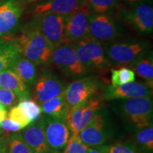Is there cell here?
Masks as SVG:
<instances>
[{"label": "cell", "instance_id": "13", "mask_svg": "<svg viewBox=\"0 0 153 153\" xmlns=\"http://www.w3.org/2000/svg\"><path fill=\"white\" fill-rule=\"evenodd\" d=\"M120 26L117 21L106 14L91 13L89 16V36L99 42L109 41L120 34Z\"/></svg>", "mask_w": 153, "mask_h": 153}, {"label": "cell", "instance_id": "27", "mask_svg": "<svg viewBox=\"0 0 153 153\" xmlns=\"http://www.w3.org/2000/svg\"><path fill=\"white\" fill-rule=\"evenodd\" d=\"M17 106L20 107L26 116L29 118L31 123L41 117L43 113L40 104H38L36 101L30 99L20 100Z\"/></svg>", "mask_w": 153, "mask_h": 153}, {"label": "cell", "instance_id": "24", "mask_svg": "<svg viewBox=\"0 0 153 153\" xmlns=\"http://www.w3.org/2000/svg\"><path fill=\"white\" fill-rule=\"evenodd\" d=\"M134 144L143 153H153V126L151 125L134 133Z\"/></svg>", "mask_w": 153, "mask_h": 153}, {"label": "cell", "instance_id": "34", "mask_svg": "<svg viewBox=\"0 0 153 153\" xmlns=\"http://www.w3.org/2000/svg\"><path fill=\"white\" fill-rule=\"evenodd\" d=\"M8 116V110L6 109L5 107L0 103V124L1 121Z\"/></svg>", "mask_w": 153, "mask_h": 153}, {"label": "cell", "instance_id": "36", "mask_svg": "<svg viewBox=\"0 0 153 153\" xmlns=\"http://www.w3.org/2000/svg\"><path fill=\"white\" fill-rule=\"evenodd\" d=\"M0 153H8V150H7V138L0 146Z\"/></svg>", "mask_w": 153, "mask_h": 153}, {"label": "cell", "instance_id": "10", "mask_svg": "<svg viewBox=\"0 0 153 153\" xmlns=\"http://www.w3.org/2000/svg\"><path fill=\"white\" fill-rule=\"evenodd\" d=\"M102 107L101 98L94 96L70 111L66 121L71 133L78 135Z\"/></svg>", "mask_w": 153, "mask_h": 153}, {"label": "cell", "instance_id": "15", "mask_svg": "<svg viewBox=\"0 0 153 153\" xmlns=\"http://www.w3.org/2000/svg\"><path fill=\"white\" fill-rule=\"evenodd\" d=\"M152 93V89L145 83L132 82L116 87L107 85L104 88L101 98L102 100L113 101L151 97Z\"/></svg>", "mask_w": 153, "mask_h": 153}, {"label": "cell", "instance_id": "30", "mask_svg": "<svg viewBox=\"0 0 153 153\" xmlns=\"http://www.w3.org/2000/svg\"><path fill=\"white\" fill-rule=\"evenodd\" d=\"M89 147L79 138L77 134L71 133L63 153H88Z\"/></svg>", "mask_w": 153, "mask_h": 153}, {"label": "cell", "instance_id": "32", "mask_svg": "<svg viewBox=\"0 0 153 153\" xmlns=\"http://www.w3.org/2000/svg\"><path fill=\"white\" fill-rule=\"evenodd\" d=\"M19 101V98L14 92L8 89L0 88V103L5 107L6 109L9 110Z\"/></svg>", "mask_w": 153, "mask_h": 153}, {"label": "cell", "instance_id": "37", "mask_svg": "<svg viewBox=\"0 0 153 153\" xmlns=\"http://www.w3.org/2000/svg\"><path fill=\"white\" fill-rule=\"evenodd\" d=\"M7 137H5L4 135H3L2 132L0 131V146H1V144H2V143L4 142L6 140H7Z\"/></svg>", "mask_w": 153, "mask_h": 153}, {"label": "cell", "instance_id": "1", "mask_svg": "<svg viewBox=\"0 0 153 153\" xmlns=\"http://www.w3.org/2000/svg\"><path fill=\"white\" fill-rule=\"evenodd\" d=\"M111 107L129 132L135 133L152 125L153 103L151 97L113 100Z\"/></svg>", "mask_w": 153, "mask_h": 153}, {"label": "cell", "instance_id": "17", "mask_svg": "<svg viewBox=\"0 0 153 153\" xmlns=\"http://www.w3.org/2000/svg\"><path fill=\"white\" fill-rule=\"evenodd\" d=\"M22 130L19 133L33 153L53 152L45 140L42 116Z\"/></svg>", "mask_w": 153, "mask_h": 153}, {"label": "cell", "instance_id": "33", "mask_svg": "<svg viewBox=\"0 0 153 153\" xmlns=\"http://www.w3.org/2000/svg\"><path fill=\"white\" fill-rule=\"evenodd\" d=\"M0 128L6 132H11V133H15V132H18L22 130V128L19 123L9 119V118H6L1 121L0 124Z\"/></svg>", "mask_w": 153, "mask_h": 153}, {"label": "cell", "instance_id": "16", "mask_svg": "<svg viewBox=\"0 0 153 153\" xmlns=\"http://www.w3.org/2000/svg\"><path fill=\"white\" fill-rule=\"evenodd\" d=\"M23 11L20 0H4L0 3V37L8 36L16 30Z\"/></svg>", "mask_w": 153, "mask_h": 153}, {"label": "cell", "instance_id": "5", "mask_svg": "<svg viewBox=\"0 0 153 153\" xmlns=\"http://www.w3.org/2000/svg\"><path fill=\"white\" fill-rule=\"evenodd\" d=\"M148 43L145 41H127L110 43L105 47L106 55L110 64L115 65H131L145 57Z\"/></svg>", "mask_w": 153, "mask_h": 153}, {"label": "cell", "instance_id": "25", "mask_svg": "<svg viewBox=\"0 0 153 153\" xmlns=\"http://www.w3.org/2000/svg\"><path fill=\"white\" fill-rule=\"evenodd\" d=\"M111 85L112 87L135 82V74L131 69L123 67L119 69H111Z\"/></svg>", "mask_w": 153, "mask_h": 153}, {"label": "cell", "instance_id": "11", "mask_svg": "<svg viewBox=\"0 0 153 153\" xmlns=\"http://www.w3.org/2000/svg\"><path fill=\"white\" fill-rule=\"evenodd\" d=\"M90 14V9L85 5L64 16V35L67 42L76 43L89 36Z\"/></svg>", "mask_w": 153, "mask_h": 153}, {"label": "cell", "instance_id": "39", "mask_svg": "<svg viewBox=\"0 0 153 153\" xmlns=\"http://www.w3.org/2000/svg\"><path fill=\"white\" fill-rule=\"evenodd\" d=\"M45 153H55V152H45Z\"/></svg>", "mask_w": 153, "mask_h": 153}, {"label": "cell", "instance_id": "20", "mask_svg": "<svg viewBox=\"0 0 153 153\" xmlns=\"http://www.w3.org/2000/svg\"><path fill=\"white\" fill-rule=\"evenodd\" d=\"M28 87H33L36 81V65L19 54L13 62L11 68Z\"/></svg>", "mask_w": 153, "mask_h": 153}, {"label": "cell", "instance_id": "35", "mask_svg": "<svg viewBox=\"0 0 153 153\" xmlns=\"http://www.w3.org/2000/svg\"><path fill=\"white\" fill-rule=\"evenodd\" d=\"M88 153H104L100 146L90 147L88 150Z\"/></svg>", "mask_w": 153, "mask_h": 153}, {"label": "cell", "instance_id": "22", "mask_svg": "<svg viewBox=\"0 0 153 153\" xmlns=\"http://www.w3.org/2000/svg\"><path fill=\"white\" fill-rule=\"evenodd\" d=\"M19 54L14 40H0V73L10 68Z\"/></svg>", "mask_w": 153, "mask_h": 153}, {"label": "cell", "instance_id": "6", "mask_svg": "<svg viewBox=\"0 0 153 153\" xmlns=\"http://www.w3.org/2000/svg\"><path fill=\"white\" fill-rule=\"evenodd\" d=\"M50 62L70 77L82 76L89 72L79 60L75 43L71 42H64L55 47Z\"/></svg>", "mask_w": 153, "mask_h": 153}, {"label": "cell", "instance_id": "14", "mask_svg": "<svg viewBox=\"0 0 153 153\" xmlns=\"http://www.w3.org/2000/svg\"><path fill=\"white\" fill-rule=\"evenodd\" d=\"M121 16L128 24L143 33H152L153 30V9L152 5L139 2L133 8L121 11Z\"/></svg>", "mask_w": 153, "mask_h": 153}, {"label": "cell", "instance_id": "26", "mask_svg": "<svg viewBox=\"0 0 153 153\" xmlns=\"http://www.w3.org/2000/svg\"><path fill=\"white\" fill-rule=\"evenodd\" d=\"M7 150L8 153H33L19 133L7 137Z\"/></svg>", "mask_w": 153, "mask_h": 153}, {"label": "cell", "instance_id": "7", "mask_svg": "<svg viewBox=\"0 0 153 153\" xmlns=\"http://www.w3.org/2000/svg\"><path fill=\"white\" fill-rule=\"evenodd\" d=\"M101 87V80L92 76H82L72 82L67 86L64 92L68 113L74 107L97 95Z\"/></svg>", "mask_w": 153, "mask_h": 153}, {"label": "cell", "instance_id": "8", "mask_svg": "<svg viewBox=\"0 0 153 153\" xmlns=\"http://www.w3.org/2000/svg\"><path fill=\"white\" fill-rule=\"evenodd\" d=\"M28 24L37 29L54 48L67 42L64 35V16L54 13L37 14Z\"/></svg>", "mask_w": 153, "mask_h": 153}, {"label": "cell", "instance_id": "12", "mask_svg": "<svg viewBox=\"0 0 153 153\" xmlns=\"http://www.w3.org/2000/svg\"><path fill=\"white\" fill-rule=\"evenodd\" d=\"M33 87V100L41 104L62 94L65 92L67 86L56 74L45 72L41 74Z\"/></svg>", "mask_w": 153, "mask_h": 153}, {"label": "cell", "instance_id": "2", "mask_svg": "<svg viewBox=\"0 0 153 153\" xmlns=\"http://www.w3.org/2000/svg\"><path fill=\"white\" fill-rule=\"evenodd\" d=\"M20 54L36 65H47L54 48L36 28L26 25L14 40Z\"/></svg>", "mask_w": 153, "mask_h": 153}, {"label": "cell", "instance_id": "3", "mask_svg": "<svg viewBox=\"0 0 153 153\" xmlns=\"http://www.w3.org/2000/svg\"><path fill=\"white\" fill-rule=\"evenodd\" d=\"M115 133L116 128L110 113L103 106L78 135L90 148L104 145L114 137Z\"/></svg>", "mask_w": 153, "mask_h": 153}, {"label": "cell", "instance_id": "18", "mask_svg": "<svg viewBox=\"0 0 153 153\" xmlns=\"http://www.w3.org/2000/svg\"><path fill=\"white\" fill-rule=\"evenodd\" d=\"M85 5L86 0H45L34 7L33 13L35 15L54 13L67 16Z\"/></svg>", "mask_w": 153, "mask_h": 153}, {"label": "cell", "instance_id": "19", "mask_svg": "<svg viewBox=\"0 0 153 153\" xmlns=\"http://www.w3.org/2000/svg\"><path fill=\"white\" fill-rule=\"evenodd\" d=\"M0 88L14 92L19 101L30 98L29 87L11 69H7L0 73Z\"/></svg>", "mask_w": 153, "mask_h": 153}, {"label": "cell", "instance_id": "31", "mask_svg": "<svg viewBox=\"0 0 153 153\" xmlns=\"http://www.w3.org/2000/svg\"><path fill=\"white\" fill-rule=\"evenodd\" d=\"M8 118L19 123L22 128V129L31 123V121L29 120V118L26 116V114L21 109L20 107L17 105L13 106L9 109V111L8 112Z\"/></svg>", "mask_w": 153, "mask_h": 153}, {"label": "cell", "instance_id": "28", "mask_svg": "<svg viewBox=\"0 0 153 153\" xmlns=\"http://www.w3.org/2000/svg\"><path fill=\"white\" fill-rule=\"evenodd\" d=\"M104 153H140L134 143L131 141L115 143L110 145H99Z\"/></svg>", "mask_w": 153, "mask_h": 153}, {"label": "cell", "instance_id": "4", "mask_svg": "<svg viewBox=\"0 0 153 153\" xmlns=\"http://www.w3.org/2000/svg\"><path fill=\"white\" fill-rule=\"evenodd\" d=\"M76 52L80 62L88 71H103L110 65L105 51V45L94 38L88 37L76 42Z\"/></svg>", "mask_w": 153, "mask_h": 153}, {"label": "cell", "instance_id": "21", "mask_svg": "<svg viewBox=\"0 0 153 153\" xmlns=\"http://www.w3.org/2000/svg\"><path fill=\"white\" fill-rule=\"evenodd\" d=\"M40 106L42 112L46 116L66 120L68 115V108L64 93L42 103Z\"/></svg>", "mask_w": 153, "mask_h": 153}, {"label": "cell", "instance_id": "23", "mask_svg": "<svg viewBox=\"0 0 153 153\" xmlns=\"http://www.w3.org/2000/svg\"><path fill=\"white\" fill-rule=\"evenodd\" d=\"M130 67L135 74H137L139 77L144 79L145 84L152 89L153 62L152 56L148 57H143L130 65Z\"/></svg>", "mask_w": 153, "mask_h": 153}, {"label": "cell", "instance_id": "9", "mask_svg": "<svg viewBox=\"0 0 153 153\" xmlns=\"http://www.w3.org/2000/svg\"><path fill=\"white\" fill-rule=\"evenodd\" d=\"M45 140L53 152H64L71 132L65 120L44 115L42 116Z\"/></svg>", "mask_w": 153, "mask_h": 153}, {"label": "cell", "instance_id": "29", "mask_svg": "<svg viewBox=\"0 0 153 153\" xmlns=\"http://www.w3.org/2000/svg\"><path fill=\"white\" fill-rule=\"evenodd\" d=\"M118 0H86L87 7L94 14H106L116 7Z\"/></svg>", "mask_w": 153, "mask_h": 153}, {"label": "cell", "instance_id": "38", "mask_svg": "<svg viewBox=\"0 0 153 153\" xmlns=\"http://www.w3.org/2000/svg\"><path fill=\"white\" fill-rule=\"evenodd\" d=\"M125 1L129 3H137V2H143V1H145V0H125Z\"/></svg>", "mask_w": 153, "mask_h": 153}]
</instances>
